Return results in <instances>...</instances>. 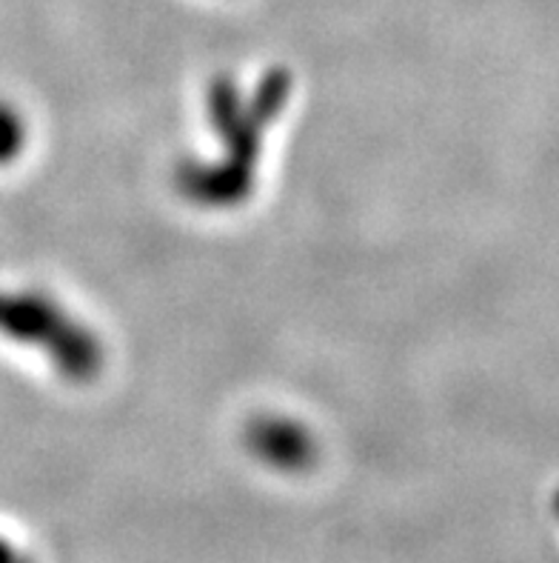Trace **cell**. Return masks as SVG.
<instances>
[{"label":"cell","mask_w":559,"mask_h":563,"mask_svg":"<svg viewBox=\"0 0 559 563\" xmlns=\"http://www.w3.org/2000/svg\"><path fill=\"white\" fill-rule=\"evenodd\" d=\"M18 141H21V132H18V121H14L12 114L0 109V157H7L9 152H14Z\"/></svg>","instance_id":"cell-1"},{"label":"cell","mask_w":559,"mask_h":563,"mask_svg":"<svg viewBox=\"0 0 559 563\" xmlns=\"http://www.w3.org/2000/svg\"><path fill=\"white\" fill-rule=\"evenodd\" d=\"M0 563H29V561H26V558L18 555V552H14L12 547L3 541V538H0Z\"/></svg>","instance_id":"cell-2"}]
</instances>
